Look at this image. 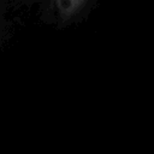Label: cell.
Wrapping results in <instances>:
<instances>
[]
</instances>
